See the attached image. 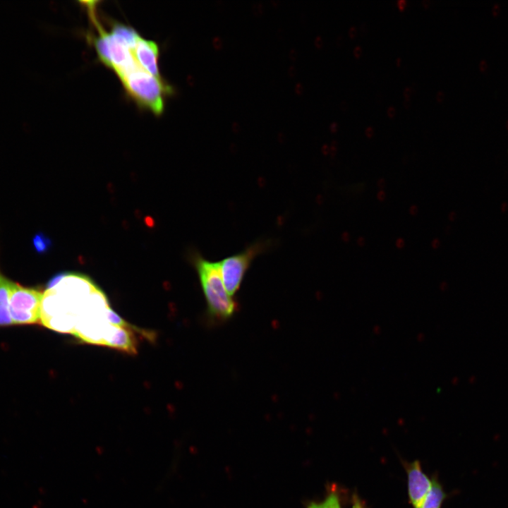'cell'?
<instances>
[{
  "label": "cell",
  "instance_id": "cell-1",
  "mask_svg": "<svg viewBox=\"0 0 508 508\" xmlns=\"http://www.w3.org/2000/svg\"><path fill=\"white\" fill-rule=\"evenodd\" d=\"M42 321L53 331L83 341L135 353V329L110 307L105 294L88 277L64 280L47 294Z\"/></svg>",
  "mask_w": 508,
  "mask_h": 508
},
{
  "label": "cell",
  "instance_id": "cell-2",
  "mask_svg": "<svg viewBox=\"0 0 508 508\" xmlns=\"http://www.w3.org/2000/svg\"><path fill=\"white\" fill-rule=\"evenodd\" d=\"M207 306L209 316L216 321L230 318L237 309L236 303L224 284L219 263L195 253L193 258Z\"/></svg>",
  "mask_w": 508,
  "mask_h": 508
},
{
  "label": "cell",
  "instance_id": "cell-3",
  "mask_svg": "<svg viewBox=\"0 0 508 508\" xmlns=\"http://www.w3.org/2000/svg\"><path fill=\"white\" fill-rule=\"evenodd\" d=\"M128 95L142 108L161 114L164 107V97L171 92L163 79H159L145 70H140L121 80Z\"/></svg>",
  "mask_w": 508,
  "mask_h": 508
},
{
  "label": "cell",
  "instance_id": "cell-4",
  "mask_svg": "<svg viewBox=\"0 0 508 508\" xmlns=\"http://www.w3.org/2000/svg\"><path fill=\"white\" fill-rule=\"evenodd\" d=\"M270 240L257 241L243 250L219 261L224 284L231 296L238 291L253 260L270 248Z\"/></svg>",
  "mask_w": 508,
  "mask_h": 508
},
{
  "label": "cell",
  "instance_id": "cell-5",
  "mask_svg": "<svg viewBox=\"0 0 508 508\" xmlns=\"http://www.w3.org/2000/svg\"><path fill=\"white\" fill-rule=\"evenodd\" d=\"M43 293L13 282L9 298V313L13 325H33L40 322Z\"/></svg>",
  "mask_w": 508,
  "mask_h": 508
},
{
  "label": "cell",
  "instance_id": "cell-6",
  "mask_svg": "<svg viewBox=\"0 0 508 508\" xmlns=\"http://www.w3.org/2000/svg\"><path fill=\"white\" fill-rule=\"evenodd\" d=\"M408 491L413 508H420L432 486V480L423 472L420 462L406 464Z\"/></svg>",
  "mask_w": 508,
  "mask_h": 508
},
{
  "label": "cell",
  "instance_id": "cell-7",
  "mask_svg": "<svg viewBox=\"0 0 508 508\" xmlns=\"http://www.w3.org/2000/svg\"><path fill=\"white\" fill-rule=\"evenodd\" d=\"M134 54L140 65L154 77L162 79L159 71V47L153 41L138 36L134 46Z\"/></svg>",
  "mask_w": 508,
  "mask_h": 508
},
{
  "label": "cell",
  "instance_id": "cell-8",
  "mask_svg": "<svg viewBox=\"0 0 508 508\" xmlns=\"http://www.w3.org/2000/svg\"><path fill=\"white\" fill-rule=\"evenodd\" d=\"M13 282L0 272V327L13 324L9 313V298Z\"/></svg>",
  "mask_w": 508,
  "mask_h": 508
},
{
  "label": "cell",
  "instance_id": "cell-9",
  "mask_svg": "<svg viewBox=\"0 0 508 508\" xmlns=\"http://www.w3.org/2000/svg\"><path fill=\"white\" fill-rule=\"evenodd\" d=\"M446 497L441 485L436 479L432 480V486L420 508H440Z\"/></svg>",
  "mask_w": 508,
  "mask_h": 508
},
{
  "label": "cell",
  "instance_id": "cell-10",
  "mask_svg": "<svg viewBox=\"0 0 508 508\" xmlns=\"http://www.w3.org/2000/svg\"><path fill=\"white\" fill-rule=\"evenodd\" d=\"M308 508H341L338 495L334 493H330L326 499L320 503L311 502Z\"/></svg>",
  "mask_w": 508,
  "mask_h": 508
},
{
  "label": "cell",
  "instance_id": "cell-11",
  "mask_svg": "<svg viewBox=\"0 0 508 508\" xmlns=\"http://www.w3.org/2000/svg\"><path fill=\"white\" fill-rule=\"evenodd\" d=\"M33 243L38 253H43L49 248L51 241L41 233L35 235L33 238Z\"/></svg>",
  "mask_w": 508,
  "mask_h": 508
},
{
  "label": "cell",
  "instance_id": "cell-12",
  "mask_svg": "<svg viewBox=\"0 0 508 508\" xmlns=\"http://www.w3.org/2000/svg\"><path fill=\"white\" fill-rule=\"evenodd\" d=\"M352 508H366L364 502H363L356 494L353 495Z\"/></svg>",
  "mask_w": 508,
  "mask_h": 508
},
{
  "label": "cell",
  "instance_id": "cell-13",
  "mask_svg": "<svg viewBox=\"0 0 508 508\" xmlns=\"http://www.w3.org/2000/svg\"><path fill=\"white\" fill-rule=\"evenodd\" d=\"M353 53L355 56L360 57L363 54V49L360 45L356 46L353 49Z\"/></svg>",
  "mask_w": 508,
  "mask_h": 508
},
{
  "label": "cell",
  "instance_id": "cell-14",
  "mask_svg": "<svg viewBox=\"0 0 508 508\" xmlns=\"http://www.w3.org/2000/svg\"><path fill=\"white\" fill-rule=\"evenodd\" d=\"M413 93L412 89L410 86L406 87L403 90V95L404 98H410Z\"/></svg>",
  "mask_w": 508,
  "mask_h": 508
},
{
  "label": "cell",
  "instance_id": "cell-15",
  "mask_svg": "<svg viewBox=\"0 0 508 508\" xmlns=\"http://www.w3.org/2000/svg\"><path fill=\"white\" fill-rule=\"evenodd\" d=\"M348 34L349 37L353 38L357 35V28L356 26L352 25L348 30Z\"/></svg>",
  "mask_w": 508,
  "mask_h": 508
},
{
  "label": "cell",
  "instance_id": "cell-16",
  "mask_svg": "<svg viewBox=\"0 0 508 508\" xmlns=\"http://www.w3.org/2000/svg\"><path fill=\"white\" fill-rule=\"evenodd\" d=\"M397 112L396 108L393 106H390L387 109V114L389 117H393L395 116Z\"/></svg>",
  "mask_w": 508,
  "mask_h": 508
},
{
  "label": "cell",
  "instance_id": "cell-17",
  "mask_svg": "<svg viewBox=\"0 0 508 508\" xmlns=\"http://www.w3.org/2000/svg\"><path fill=\"white\" fill-rule=\"evenodd\" d=\"M345 42L344 37L342 35H339L336 38V44L338 47H341Z\"/></svg>",
  "mask_w": 508,
  "mask_h": 508
},
{
  "label": "cell",
  "instance_id": "cell-18",
  "mask_svg": "<svg viewBox=\"0 0 508 508\" xmlns=\"http://www.w3.org/2000/svg\"><path fill=\"white\" fill-rule=\"evenodd\" d=\"M375 99L377 103H381L384 99V95L381 92H377L375 94Z\"/></svg>",
  "mask_w": 508,
  "mask_h": 508
},
{
  "label": "cell",
  "instance_id": "cell-19",
  "mask_svg": "<svg viewBox=\"0 0 508 508\" xmlns=\"http://www.w3.org/2000/svg\"><path fill=\"white\" fill-rule=\"evenodd\" d=\"M365 133L368 137H372L374 134V128L372 126H368L365 129Z\"/></svg>",
  "mask_w": 508,
  "mask_h": 508
},
{
  "label": "cell",
  "instance_id": "cell-20",
  "mask_svg": "<svg viewBox=\"0 0 508 508\" xmlns=\"http://www.w3.org/2000/svg\"><path fill=\"white\" fill-rule=\"evenodd\" d=\"M435 98L438 102L442 101L445 98V93L442 90L437 91L435 95Z\"/></svg>",
  "mask_w": 508,
  "mask_h": 508
},
{
  "label": "cell",
  "instance_id": "cell-21",
  "mask_svg": "<svg viewBox=\"0 0 508 508\" xmlns=\"http://www.w3.org/2000/svg\"><path fill=\"white\" fill-rule=\"evenodd\" d=\"M339 107L342 111H346L349 107V104L346 100H341L339 103Z\"/></svg>",
  "mask_w": 508,
  "mask_h": 508
},
{
  "label": "cell",
  "instance_id": "cell-22",
  "mask_svg": "<svg viewBox=\"0 0 508 508\" xmlns=\"http://www.w3.org/2000/svg\"><path fill=\"white\" fill-rule=\"evenodd\" d=\"M403 105L406 108H409L411 106V100L410 98H404L403 99Z\"/></svg>",
  "mask_w": 508,
  "mask_h": 508
},
{
  "label": "cell",
  "instance_id": "cell-23",
  "mask_svg": "<svg viewBox=\"0 0 508 508\" xmlns=\"http://www.w3.org/2000/svg\"><path fill=\"white\" fill-rule=\"evenodd\" d=\"M315 43L317 47H321L322 45V39L320 36H318L315 38Z\"/></svg>",
  "mask_w": 508,
  "mask_h": 508
},
{
  "label": "cell",
  "instance_id": "cell-24",
  "mask_svg": "<svg viewBox=\"0 0 508 508\" xmlns=\"http://www.w3.org/2000/svg\"><path fill=\"white\" fill-rule=\"evenodd\" d=\"M406 2L405 0H399V1H397L398 7H399L400 9H404V7L406 6Z\"/></svg>",
  "mask_w": 508,
  "mask_h": 508
},
{
  "label": "cell",
  "instance_id": "cell-25",
  "mask_svg": "<svg viewBox=\"0 0 508 508\" xmlns=\"http://www.w3.org/2000/svg\"><path fill=\"white\" fill-rule=\"evenodd\" d=\"M368 24H367L365 22L361 23V30L363 32H367V31H368Z\"/></svg>",
  "mask_w": 508,
  "mask_h": 508
},
{
  "label": "cell",
  "instance_id": "cell-26",
  "mask_svg": "<svg viewBox=\"0 0 508 508\" xmlns=\"http://www.w3.org/2000/svg\"><path fill=\"white\" fill-rule=\"evenodd\" d=\"M339 128L338 123L336 122H333L330 124L329 128L332 131H336Z\"/></svg>",
  "mask_w": 508,
  "mask_h": 508
},
{
  "label": "cell",
  "instance_id": "cell-27",
  "mask_svg": "<svg viewBox=\"0 0 508 508\" xmlns=\"http://www.w3.org/2000/svg\"><path fill=\"white\" fill-rule=\"evenodd\" d=\"M410 87H411L413 92H416L418 90V84L416 82H413Z\"/></svg>",
  "mask_w": 508,
  "mask_h": 508
},
{
  "label": "cell",
  "instance_id": "cell-28",
  "mask_svg": "<svg viewBox=\"0 0 508 508\" xmlns=\"http://www.w3.org/2000/svg\"><path fill=\"white\" fill-rule=\"evenodd\" d=\"M423 135L429 138L432 135V133H431L430 131H429L428 129H424L423 131Z\"/></svg>",
  "mask_w": 508,
  "mask_h": 508
},
{
  "label": "cell",
  "instance_id": "cell-29",
  "mask_svg": "<svg viewBox=\"0 0 508 508\" xmlns=\"http://www.w3.org/2000/svg\"><path fill=\"white\" fill-rule=\"evenodd\" d=\"M422 4L425 8H428L430 6L431 1L430 0H423Z\"/></svg>",
  "mask_w": 508,
  "mask_h": 508
},
{
  "label": "cell",
  "instance_id": "cell-30",
  "mask_svg": "<svg viewBox=\"0 0 508 508\" xmlns=\"http://www.w3.org/2000/svg\"><path fill=\"white\" fill-rule=\"evenodd\" d=\"M401 63V59L400 57L397 59V64L398 66H399Z\"/></svg>",
  "mask_w": 508,
  "mask_h": 508
}]
</instances>
